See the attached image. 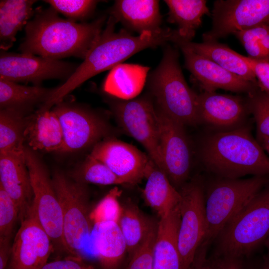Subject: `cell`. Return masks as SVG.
<instances>
[{"label": "cell", "instance_id": "cell-9", "mask_svg": "<svg viewBox=\"0 0 269 269\" xmlns=\"http://www.w3.org/2000/svg\"><path fill=\"white\" fill-rule=\"evenodd\" d=\"M24 152L33 195L32 206L37 220L52 244L66 251L62 212L52 178L35 151L25 146Z\"/></svg>", "mask_w": 269, "mask_h": 269}, {"label": "cell", "instance_id": "cell-30", "mask_svg": "<svg viewBox=\"0 0 269 269\" xmlns=\"http://www.w3.org/2000/svg\"><path fill=\"white\" fill-rule=\"evenodd\" d=\"M154 223L134 203L129 202L123 206L118 224L130 257L143 242Z\"/></svg>", "mask_w": 269, "mask_h": 269}, {"label": "cell", "instance_id": "cell-44", "mask_svg": "<svg viewBox=\"0 0 269 269\" xmlns=\"http://www.w3.org/2000/svg\"><path fill=\"white\" fill-rule=\"evenodd\" d=\"M200 260L197 265L192 269H213V264L208 262L205 259V257H200Z\"/></svg>", "mask_w": 269, "mask_h": 269}, {"label": "cell", "instance_id": "cell-43", "mask_svg": "<svg viewBox=\"0 0 269 269\" xmlns=\"http://www.w3.org/2000/svg\"><path fill=\"white\" fill-rule=\"evenodd\" d=\"M257 140L263 149L269 154V136L257 134Z\"/></svg>", "mask_w": 269, "mask_h": 269}, {"label": "cell", "instance_id": "cell-34", "mask_svg": "<svg viewBox=\"0 0 269 269\" xmlns=\"http://www.w3.org/2000/svg\"><path fill=\"white\" fill-rule=\"evenodd\" d=\"M121 194L122 190L114 187L91 211L90 217L94 226L107 222L118 223L123 211V205L119 201Z\"/></svg>", "mask_w": 269, "mask_h": 269}, {"label": "cell", "instance_id": "cell-20", "mask_svg": "<svg viewBox=\"0 0 269 269\" xmlns=\"http://www.w3.org/2000/svg\"><path fill=\"white\" fill-rule=\"evenodd\" d=\"M200 121L219 127H228L244 117L248 103L240 97L203 91L198 94Z\"/></svg>", "mask_w": 269, "mask_h": 269}, {"label": "cell", "instance_id": "cell-24", "mask_svg": "<svg viewBox=\"0 0 269 269\" xmlns=\"http://www.w3.org/2000/svg\"><path fill=\"white\" fill-rule=\"evenodd\" d=\"M149 68L135 64L122 63L111 70L102 88L105 94L122 99L137 97L146 84Z\"/></svg>", "mask_w": 269, "mask_h": 269}, {"label": "cell", "instance_id": "cell-41", "mask_svg": "<svg viewBox=\"0 0 269 269\" xmlns=\"http://www.w3.org/2000/svg\"><path fill=\"white\" fill-rule=\"evenodd\" d=\"M213 266V269H243L240 258L222 257Z\"/></svg>", "mask_w": 269, "mask_h": 269}, {"label": "cell", "instance_id": "cell-38", "mask_svg": "<svg viewBox=\"0 0 269 269\" xmlns=\"http://www.w3.org/2000/svg\"><path fill=\"white\" fill-rule=\"evenodd\" d=\"M157 224L154 223L142 244L130 257L128 269H153V247Z\"/></svg>", "mask_w": 269, "mask_h": 269}, {"label": "cell", "instance_id": "cell-36", "mask_svg": "<svg viewBox=\"0 0 269 269\" xmlns=\"http://www.w3.org/2000/svg\"><path fill=\"white\" fill-rule=\"evenodd\" d=\"M248 96V106L256 122L257 134L269 136V96L259 88Z\"/></svg>", "mask_w": 269, "mask_h": 269}, {"label": "cell", "instance_id": "cell-11", "mask_svg": "<svg viewBox=\"0 0 269 269\" xmlns=\"http://www.w3.org/2000/svg\"><path fill=\"white\" fill-rule=\"evenodd\" d=\"M56 114L63 134L61 152H73L93 147L109 137L110 127L97 112L70 102L62 101L52 109Z\"/></svg>", "mask_w": 269, "mask_h": 269}, {"label": "cell", "instance_id": "cell-27", "mask_svg": "<svg viewBox=\"0 0 269 269\" xmlns=\"http://www.w3.org/2000/svg\"><path fill=\"white\" fill-rule=\"evenodd\" d=\"M94 247L104 269H116L126 253L127 245L118 223L107 222L96 225Z\"/></svg>", "mask_w": 269, "mask_h": 269}, {"label": "cell", "instance_id": "cell-23", "mask_svg": "<svg viewBox=\"0 0 269 269\" xmlns=\"http://www.w3.org/2000/svg\"><path fill=\"white\" fill-rule=\"evenodd\" d=\"M144 178L146 179L142 191L145 202L160 217L167 215L178 206L181 198L179 191L150 159Z\"/></svg>", "mask_w": 269, "mask_h": 269}, {"label": "cell", "instance_id": "cell-17", "mask_svg": "<svg viewBox=\"0 0 269 269\" xmlns=\"http://www.w3.org/2000/svg\"><path fill=\"white\" fill-rule=\"evenodd\" d=\"M175 46L180 48L183 54L184 67L191 73L204 91L215 92L217 89H222L249 95L259 88L258 84L230 72L186 46L181 44Z\"/></svg>", "mask_w": 269, "mask_h": 269}, {"label": "cell", "instance_id": "cell-12", "mask_svg": "<svg viewBox=\"0 0 269 269\" xmlns=\"http://www.w3.org/2000/svg\"><path fill=\"white\" fill-rule=\"evenodd\" d=\"M212 26L203 40H217L261 25H269V0H218L211 13Z\"/></svg>", "mask_w": 269, "mask_h": 269}, {"label": "cell", "instance_id": "cell-7", "mask_svg": "<svg viewBox=\"0 0 269 269\" xmlns=\"http://www.w3.org/2000/svg\"><path fill=\"white\" fill-rule=\"evenodd\" d=\"M62 212L63 235L66 252L79 256L94 230L85 184L55 171L52 178Z\"/></svg>", "mask_w": 269, "mask_h": 269}, {"label": "cell", "instance_id": "cell-6", "mask_svg": "<svg viewBox=\"0 0 269 269\" xmlns=\"http://www.w3.org/2000/svg\"><path fill=\"white\" fill-rule=\"evenodd\" d=\"M269 234V186L263 188L225 226L217 237L221 257L250 254Z\"/></svg>", "mask_w": 269, "mask_h": 269}, {"label": "cell", "instance_id": "cell-32", "mask_svg": "<svg viewBox=\"0 0 269 269\" xmlns=\"http://www.w3.org/2000/svg\"><path fill=\"white\" fill-rule=\"evenodd\" d=\"M248 57L269 63V25H261L235 32Z\"/></svg>", "mask_w": 269, "mask_h": 269}, {"label": "cell", "instance_id": "cell-46", "mask_svg": "<svg viewBox=\"0 0 269 269\" xmlns=\"http://www.w3.org/2000/svg\"><path fill=\"white\" fill-rule=\"evenodd\" d=\"M266 245L268 249L267 257L269 258V234L266 240H265Z\"/></svg>", "mask_w": 269, "mask_h": 269}, {"label": "cell", "instance_id": "cell-45", "mask_svg": "<svg viewBox=\"0 0 269 269\" xmlns=\"http://www.w3.org/2000/svg\"><path fill=\"white\" fill-rule=\"evenodd\" d=\"M262 269H269V258L266 257L265 258Z\"/></svg>", "mask_w": 269, "mask_h": 269}, {"label": "cell", "instance_id": "cell-29", "mask_svg": "<svg viewBox=\"0 0 269 269\" xmlns=\"http://www.w3.org/2000/svg\"><path fill=\"white\" fill-rule=\"evenodd\" d=\"M168 8V21L178 26L177 30L184 41H191L201 25L202 18L210 12L205 0H165Z\"/></svg>", "mask_w": 269, "mask_h": 269}, {"label": "cell", "instance_id": "cell-8", "mask_svg": "<svg viewBox=\"0 0 269 269\" xmlns=\"http://www.w3.org/2000/svg\"><path fill=\"white\" fill-rule=\"evenodd\" d=\"M108 98V102L119 125L142 145L149 158L162 171L159 124L150 96L146 95L128 100L110 95Z\"/></svg>", "mask_w": 269, "mask_h": 269}, {"label": "cell", "instance_id": "cell-19", "mask_svg": "<svg viewBox=\"0 0 269 269\" xmlns=\"http://www.w3.org/2000/svg\"><path fill=\"white\" fill-rule=\"evenodd\" d=\"M110 16L124 28L139 34L162 30V16L157 0H117L109 10Z\"/></svg>", "mask_w": 269, "mask_h": 269}, {"label": "cell", "instance_id": "cell-5", "mask_svg": "<svg viewBox=\"0 0 269 269\" xmlns=\"http://www.w3.org/2000/svg\"><path fill=\"white\" fill-rule=\"evenodd\" d=\"M269 182L267 175H257L246 179L221 178L210 186L205 196L206 231L201 252Z\"/></svg>", "mask_w": 269, "mask_h": 269}, {"label": "cell", "instance_id": "cell-13", "mask_svg": "<svg viewBox=\"0 0 269 269\" xmlns=\"http://www.w3.org/2000/svg\"><path fill=\"white\" fill-rule=\"evenodd\" d=\"M79 65L23 53L0 50V78L15 83H31L40 85L44 80L63 79L66 81Z\"/></svg>", "mask_w": 269, "mask_h": 269}, {"label": "cell", "instance_id": "cell-18", "mask_svg": "<svg viewBox=\"0 0 269 269\" xmlns=\"http://www.w3.org/2000/svg\"><path fill=\"white\" fill-rule=\"evenodd\" d=\"M0 187L16 204L21 221L30 209L33 197L24 151L0 153Z\"/></svg>", "mask_w": 269, "mask_h": 269}, {"label": "cell", "instance_id": "cell-2", "mask_svg": "<svg viewBox=\"0 0 269 269\" xmlns=\"http://www.w3.org/2000/svg\"><path fill=\"white\" fill-rule=\"evenodd\" d=\"M108 19L102 15L93 21L77 22L60 17L51 7L37 8L24 27L21 53L60 59L85 58Z\"/></svg>", "mask_w": 269, "mask_h": 269}, {"label": "cell", "instance_id": "cell-3", "mask_svg": "<svg viewBox=\"0 0 269 269\" xmlns=\"http://www.w3.org/2000/svg\"><path fill=\"white\" fill-rule=\"evenodd\" d=\"M201 157L206 168L221 178L269 175V157L247 128L208 136L203 144Z\"/></svg>", "mask_w": 269, "mask_h": 269}, {"label": "cell", "instance_id": "cell-10", "mask_svg": "<svg viewBox=\"0 0 269 269\" xmlns=\"http://www.w3.org/2000/svg\"><path fill=\"white\" fill-rule=\"evenodd\" d=\"M179 192L178 248L182 269H192L205 234V195L199 179L184 184Z\"/></svg>", "mask_w": 269, "mask_h": 269}, {"label": "cell", "instance_id": "cell-26", "mask_svg": "<svg viewBox=\"0 0 269 269\" xmlns=\"http://www.w3.org/2000/svg\"><path fill=\"white\" fill-rule=\"evenodd\" d=\"M55 90V88L24 85L0 78V110H13L26 114L35 106L45 103Z\"/></svg>", "mask_w": 269, "mask_h": 269}, {"label": "cell", "instance_id": "cell-22", "mask_svg": "<svg viewBox=\"0 0 269 269\" xmlns=\"http://www.w3.org/2000/svg\"><path fill=\"white\" fill-rule=\"evenodd\" d=\"M179 205L160 217L153 247V269H182L178 244Z\"/></svg>", "mask_w": 269, "mask_h": 269}, {"label": "cell", "instance_id": "cell-14", "mask_svg": "<svg viewBox=\"0 0 269 269\" xmlns=\"http://www.w3.org/2000/svg\"><path fill=\"white\" fill-rule=\"evenodd\" d=\"M156 113L162 171L176 188L182 187L189 176L192 161L184 126L157 111Z\"/></svg>", "mask_w": 269, "mask_h": 269}, {"label": "cell", "instance_id": "cell-40", "mask_svg": "<svg viewBox=\"0 0 269 269\" xmlns=\"http://www.w3.org/2000/svg\"><path fill=\"white\" fill-rule=\"evenodd\" d=\"M40 269H94L86 264L80 256L69 255L66 257L45 264Z\"/></svg>", "mask_w": 269, "mask_h": 269}, {"label": "cell", "instance_id": "cell-4", "mask_svg": "<svg viewBox=\"0 0 269 269\" xmlns=\"http://www.w3.org/2000/svg\"><path fill=\"white\" fill-rule=\"evenodd\" d=\"M179 57L177 48L164 46L159 63L147 77L148 95L157 112L184 126L195 125L200 122L198 94L187 84Z\"/></svg>", "mask_w": 269, "mask_h": 269}, {"label": "cell", "instance_id": "cell-35", "mask_svg": "<svg viewBox=\"0 0 269 269\" xmlns=\"http://www.w3.org/2000/svg\"><path fill=\"white\" fill-rule=\"evenodd\" d=\"M44 2L67 19L73 21H84L94 13L99 1L95 0H46Z\"/></svg>", "mask_w": 269, "mask_h": 269}, {"label": "cell", "instance_id": "cell-15", "mask_svg": "<svg viewBox=\"0 0 269 269\" xmlns=\"http://www.w3.org/2000/svg\"><path fill=\"white\" fill-rule=\"evenodd\" d=\"M53 247L31 206L20 221L11 246L10 269H40L47 263Z\"/></svg>", "mask_w": 269, "mask_h": 269}, {"label": "cell", "instance_id": "cell-42", "mask_svg": "<svg viewBox=\"0 0 269 269\" xmlns=\"http://www.w3.org/2000/svg\"><path fill=\"white\" fill-rule=\"evenodd\" d=\"M10 239H0V269H5L11 255Z\"/></svg>", "mask_w": 269, "mask_h": 269}, {"label": "cell", "instance_id": "cell-39", "mask_svg": "<svg viewBox=\"0 0 269 269\" xmlns=\"http://www.w3.org/2000/svg\"><path fill=\"white\" fill-rule=\"evenodd\" d=\"M243 58L254 72L259 88L269 96V63L256 61L244 56Z\"/></svg>", "mask_w": 269, "mask_h": 269}, {"label": "cell", "instance_id": "cell-37", "mask_svg": "<svg viewBox=\"0 0 269 269\" xmlns=\"http://www.w3.org/2000/svg\"><path fill=\"white\" fill-rule=\"evenodd\" d=\"M18 218L19 211L16 204L0 187V239H10Z\"/></svg>", "mask_w": 269, "mask_h": 269}, {"label": "cell", "instance_id": "cell-25", "mask_svg": "<svg viewBox=\"0 0 269 269\" xmlns=\"http://www.w3.org/2000/svg\"><path fill=\"white\" fill-rule=\"evenodd\" d=\"M183 44L196 53L202 55L218 65L241 78L258 84L256 76L251 68L241 55L227 45L217 40L203 41L201 43L184 41L180 39L175 44Z\"/></svg>", "mask_w": 269, "mask_h": 269}, {"label": "cell", "instance_id": "cell-16", "mask_svg": "<svg viewBox=\"0 0 269 269\" xmlns=\"http://www.w3.org/2000/svg\"><path fill=\"white\" fill-rule=\"evenodd\" d=\"M89 155L105 164L125 184H134L144 178L150 160L133 145L109 137L92 147Z\"/></svg>", "mask_w": 269, "mask_h": 269}, {"label": "cell", "instance_id": "cell-21", "mask_svg": "<svg viewBox=\"0 0 269 269\" xmlns=\"http://www.w3.org/2000/svg\"><path fill=\"white\" fill-rule=\"evenodd\" d=\"M25 142L35 151L61 152L64 142L62 129L52 110L38 109L28 115Z\"/></svg>", "mask_w": 269, "mask_h": 269}, {"label": "cell", "instance_id": "cell-31", "mask_svg": "<svg viewBox=\"0 0 269 269\" xmlns=\"http://www.w3.org/2000/svg\"><path fill=\"white\" fill-rule=\"evenodd\" d=\"M28 116L10 109L0 111V153L24 151Z\"/></svg>", "mask_w": 269, "mask_h": 269}, {"label": "cell", "instance_id": "cell-33", "mask_svg": "<svg viewBox=\"0 0 269 269\" xmlns=\"http://www.w3.org/2000/svg\"><path fill=\"white\" fill-rule=\"evenodd\" d=\"M74 180L83 184H125L105 164L89 155L74 174Z\"/></svg>", "mask_w": 269, "mask_h": 269}, {"label": "cell", "instance_id": "cell-28", "mask_svg": "<svg viewBox=\"0 0 269 269\" xmlns=\"http://www.w3.org/2000/svg\"><path fill=\"white\" fill-rule=\"evenodd\" d=\"M34 0L0 1V48L7 51L13 44L17 33L34 15Z\"/></svg>", "mask_w": 269, "mask_h": 269}, {"label": "cell", "instance_id": "cell-1", "mask_svg": "<svg viewBox=\"0 0 269 269\" xmlns=\"http://www.w3.org/2000/svg\"><path fill=\"white\" fill-rule=\"evenodd\" d=\"M117 21L108 18L106 26L89 50L83 61L65 82L55 88L52 95L44 104L50 109L87 80L122 64L132 56L147 48L174 43L178 37L176 29L163 28L157 32H145L137 36L125 28L116 32Z\"/></svg>", "mask_w": 269, "mask_h": 269}]
</instances>
